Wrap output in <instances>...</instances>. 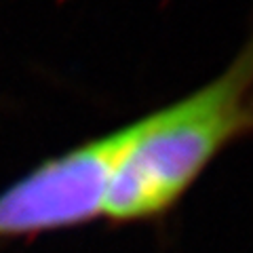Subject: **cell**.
Instances as JSON below:
<instances>
[{
    "label": "cell",
    "instance_id": "obj_1",
    "mask_svg": "<svg viewBox=\"0 0 253 253\" xmlns=\"http://www.w3.org/2000/svg\"><path fill=\"white\" fill-rule=\"evenodd\" d=\"M129 125L104 203L112 221L163 215L219 152L253 133V34L215 78Z\"/></svg>",
    "mask_w": 253,
    "mask_h": 253
},
{
    "label": "cell",
    "instance_id": "obj_2",
    "mask_svg": "<svg viewBox=\"0 0 253 253\" xmlns=\"http://www.w3.org/2000/svg\"><path fill=\"white\" fill-rule=\"evenodd\" d=\"M131 139V125L38 165L0 194V236H26L104 215L108 186Z\"/></svg>",
    "mask_w": 253,
    "mask_h": 253
}]
</instances>
